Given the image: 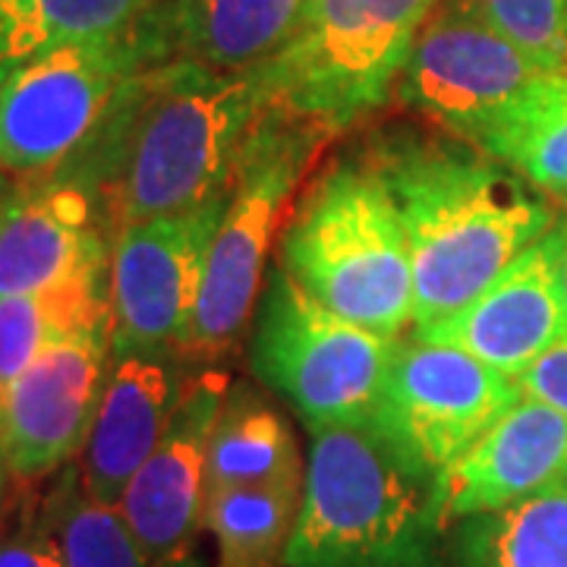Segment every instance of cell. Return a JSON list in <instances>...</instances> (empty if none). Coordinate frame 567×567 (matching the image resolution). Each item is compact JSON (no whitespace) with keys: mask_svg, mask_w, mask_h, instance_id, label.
I'll use <instances>...</instances> for the list:
<instances>
[{"mask_svg":"<svg viewBox=\"0 0 567 567\" xmlns=\"http://www.w3.org/2000/svg\"><path fill=\"white\" fill-rule=\"evenodd\" d=\"M303 470L293 435L278 410H271L246 388L224 394L208 439V495L221 488L271 483Z\"/></svg>","mask_w":567,"mask_h":567,"instance_id":"19","label":"cell"},{"mask_svg":"<svg viewBox=\"0 0 567 567\" xmlns=\"http://www.w3.org/2000/svg\"><path fill=\"white\" fill-rule=\"evenodd\" d=\"M155 0H0V66L58 44L142 29Z\"/></svg>","mask_w":567,"mask_h":567,"instance_id":"22","label":"cell"},{"mask_svg":"<svg viewBox=\"0 0 567 567\" xmlns=\"http://www.w3.org/2000/svg\"><path fill=\"white\" fill-rule=\"evenodd\" d=\"M442 476L382 429H312L303 502L281 567H435Z\"/></svg>","mask_w":567,"mask_h":567,"instance_id":"3","label":"cell"},{"mask_svg":"<svg viewBox=\"0 0 567 567\" xmlns=\"http://www.w3.org/2000/svg\"><path fill=\"white\" fill-rule=\"evenodd\" d=\"M111 319L48 347L0 401V464L32 486L80 457L111 369Z\"/></svg>","mask_w":567,"mask_h":567,"instance_id":"12","label":"cell"},{"mask_svg":"<svg viewBox=\"0 0 567 567\" xmlns=\"http://www.w3.org/2000/svg\"><path fill=\"white\" fill-rule=\"evenodd\" d=\"M3 199H7V189H3V174H0V205H3Z\"/></svg>","mask_w":567,"mask_h":567,"instance_id":"29","label":"cell"},{"mask_svg":"<svg viewBox=\"0 0 567 567\" xmlns=\"http://www.w3.org/2000/svg\"><path fill=\"white\" fill-rule=\"evenodd\" d=\"M539 76L511 41L451 0L420 29L398 95L451 136L483 145Z\"/></svg>","mask_w":567,"mask_h":567,"instance_id":"11","label":"cell"},{"mask_svg":"<svg viewBox=\"0 0 567 567\" xmlns=\"http://www.w3.org/2000/svg\"><path fill=\"white\" fill-rule=\"evenodd\" d=\"M224 205L227 193L181 215L123 224L114 234L107 262L114 353L164 360L186 350Z\"/></svg>","mask_w":567,"mask_h":567,"instance_id":"9","label":"cell"},{"mask_svg":"<svg viewBox=\"0 0 567 567\" xmlns=\"http://www.w3.org/2000/svg\"><path fill=\"white\" fill-rule=\"evenodd\" d=\"M111 240L85 183L66 174L29 181L0 205V297L107 281Z\"/></svg>","mask_w":567,"mask_h":567,"instance_id":"14","label":"cell"},{"mask_svg":"<svg viewBox=\"0 0 567 567\" xmlns=\"http://www.w3.org/2000/svg\"><path fill=\"white\" fill-rule=\"evenodd\" d=\"M543 73H567V0H457Z\"/></svg>","mask_w":567,"mask_h":567,"instance_id":"25","label":"cell"},{"mask_svg":"<svg viewBox=\"0 0 567 567\" xmlns=\"http://www.w3.org/2000/svg\"><path fill=\"white\" fill-rule=\"evenodd\" d=\"M104 319H111L107 281L0 297V401L54 341Z\"/></svg>","mask_w":567,"mask_h":567,"instance_id":"24","label":"cell"},{"mask_svg":"<svg viewBox=\"0 0 567 567\" xmlns=\"http://www.w3.org/2000/svg\"><path fill=\"white\" fill-rule=\"evenodd\" d=\"M520 394L543 401L567 416V334L548 347L546 353L517 379Z\"/></svg>","mask_w":567,"mask_h":567,"instance_id":"27","label":"cell"},{"mask_svg":"<svg viewBox=\"0 0 567 567\" xmlns=\"http://www.w3.org/2000/svg\"><path fill=\"white\" fill-rule=\"evenodd\" d=\"M461 524V567H567V483Z\"/></svg>","mask_w":567,"mask_h":567,"instance_id":"23","label":"cell"},{"mask_svg":"<svg viewBox=\"0 0 567 567\" xmlns=\"http://www.w3.org/2000/svg\"><path fill=\"white\" fill-rule=\"evenodd\" d=\"M155 61H164L162 35L145 22L0 66V174L25 183L61 174L95 140L123 85Z\"/></svg>","mask_w":567,"mask_h":567,"instance_id":"6","label":"cell"},{"mask_svg":"<svg viewBox=\"0 0 567 567\" xmlns=\"http://www.w3.org/2000/svg\"><path fill=\"white\" fill-rule=\"evenodd\" d=\"M278 265L347 322L385 338H404L413 328L406 230L372 164L324 171L284 230Z\"/></svg>","mask_w":567,"mask_h":567,"instance_id":"4","label":"cell"},{"mask_svg":"<svg viewBox=\"0 0 567 567\" xmlns=\"http://www.w3.org/2000/svg\"><path fill=\"white\" fill-rule=\"evenodd\" d=\"M565 480L567 416L524 394L445 470L442 520L495 514Z\"/></svg>","mask_w":567,"mask_h":567,"instance_id":"16","label":"cell"},{"mask_svg":"<svg viewBox=\"0 0 567 567\" xmlns=\"http://www.w3.org/2000/svg\"><path fill=\"white\" fill-rule=\"evenodd\" d=\"M372 167L388 183L413 262V328L457 312L555 224L551 205L492 155L398 140Z\"/></svg>","mask_w":567,"mask_h":567,"instance_id":"2","label":"cell"},{"mask_svg":"<svg viewBox=\"0 0 567 567\" xmlns=\"http://www.w3.org/2000/svg\"><path fill=\"white\" fill-rule=\"evenodd\" d=\"M303 0H171L167 32L177 58L244 73L278 54Z\"/></svg>","mask_w":567,"mask_h":567,"instance_id":"18","label":"cell"},{"mask_svg":"<svg viewBox=\"0 0 567 567\" xmlns=\"http://www.w3.org/2000/svg\"><path fill=\"white\" fill-rule=\"evenodd\" d=\"M561 284H565V297H567V224H565V237H561Z\"/></svg>","mask_w":567,"mask_h":567,"instance_id":"28","label":"cell"},{"mask_svg":"<svg viewBox=\"0 0 567 567\" xmlns=\"http://www.w3.org/2000/svg\"><path fill=\"white\" fill-rule=\"evenodd\" d=\"M328 136L331 130L322 123L271 107L256 123L208 249L186 350L215 357L240 338L259 297L268 252L281 234L284 212Z\"/></svg>","mask_w":567,"mask_h":567,"instance_id":"7","label":"cell"},{"mask_svg":"<svg viewBox=\"0 0 567 567\" xmlns=\"http://www.w3.org/2000/svg\"><path fill=\"white\" fill-rule=\"evenodd\" d=\"M227 394L221 375H203L181 391L177 410L158 447L123 488L121 507L126 527L155 565H177L203 529L205 466L208 439Z\"/></svg>","mask_w":567,"mask_h":567,"instance_id":"15","label":"cell"},{"mask_svg":"<svg viewBox=\"0 0 567 567\" xmlns=\"http://www.w3.org/2000/svg\"><path fill=\"white\" fill-rule=\"evenodd\" d=\"M0 567H66L44 502L22 498L0 520Z\"/></svg>","mask_w":567,"mask_h":567,"instance_id":"26","label":"cell"},{"mask_svg":"<svg viewBox=\"0 0 567 567\" xmlns=\"http://www.w3.org/2000/svg\"><path fill=\"white\" fill-rule=\"evenodd\" d=\"M439 0H303L290 35L259 70L268 107L331 133L388 102Z\"/></svg>","mask_w":567,"mask_h":567,"instance_id":"5","label":"cell"},{"mask_svg":"<svg viewBox=\"0 0 567 567\" xmlns=\"http://www.w3.org/2000/svg\"><path fill=\"white\" fill-rule=\"evenodd\" d=\"M401 341L347 322L278 265L265 290L252 365L309 432L365 425L375 420Z\"/></svg>","mask_w":567,"mask_h":567,"instance_id":"8","label":"cell"},{"mask_svg":"<svg viewBox=\"0 0 567 567\" xmlns=\"http://www.w3.org/2000/svg\"><path fill=\"white\" fill-rule=\"evenodd\" d=\"M265 111L259 70L224 73L183 58L148 63L123 85L73 177L107 203L114 234L181 215L230 189Z\"/></svg>","mask_w":567,"mask_h":567,"instance_id":"1","label":"cell"},{"mask_svg":"<svg viewBox=\"0 0 567 567\" xmlns=\"http://www.w3.org/2000/svg\"><path fill=\"white\" fill-rule=\"evenodd\" d=\"M565 483H567V480H565Z\"/></svg>","mask_w":567,"mask_h":567,"instance_id":"30","label":"cell"},{"mask_svg":"<svg viewBox=\"0 0 567 567\" xmlns=\"http://www.w3.org/2000/svg\"><path fill=\"white\" fill-rule=\"evenodd\" d=\"M524 394L466 350L410 334L398 347L372 425L425 470H445Z\"/></svg>","mask_w":567,"mask_h":567,"instance_id":"10","label":"cell"},{"mask_svg":"<svg viewBox=\"0 0 567 567\" xmlns=\"http://www.w3.org/2000/svg\"><path fill=\"white\" fill-rule=\"evenodd\" d=\"M303 502V473L212 492L203 527L218 548V567H275L297 527Z\"/></svg>","mask_w":567,"mask_h":567,"instance_id":"20","label":"cell"},{"mask_svg":"<svg viewBox=\"0 0 567 567\" xmlns=\"http://www.w3.org/2000/svg\"><path fill=\"white\" fill-rule=\"evenodd\" d=\"M561 237L551 227L457 312L410 334L466 350L470 357L520 379L548 347L567 334V297L561 284Z\"/></svg>","mask_w":567,"mask_h":567,"instance_id":"13","label":"cell"},{"mask_svg":"<svg viewBox=\"0 0 567 567\" xmlns=\"http://www.w3.org/2000/svg\"><path fill=\"white\" fill-rule=\"evenodd\" d=\"M177 401L181 391L164 360L142 353L111 357L102 404L73 464L85 495L104 505L121 502L123 488L164 439Z\"/></svg>","mask_w":567,"mask_h":567,"instance_id":"17","label":"cell"},{"mask_svg":"<svg viewBox=\"0 0 567 567\" xmlns=\"http://www.w3.org/2000/svg\"><path fill=\"white\" fill-rule=\"evenodd\" d=\"M480 148L567 203V73H543Z\"/></svg>","mask_w":567,"mask_h":567,"instance_id":"21","label":"cell"}]
</instances>
